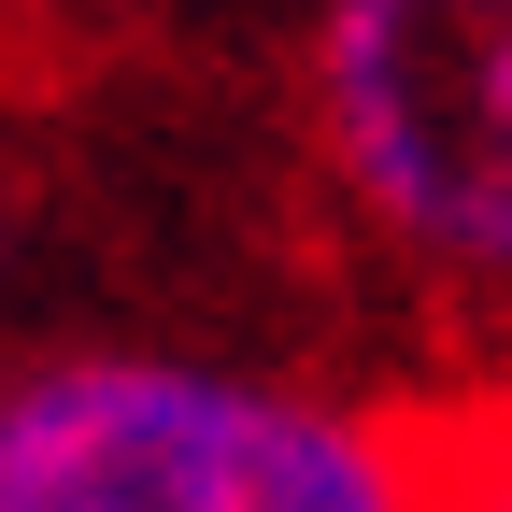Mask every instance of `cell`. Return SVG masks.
Segmentation results:
<instances>
[{"label": "cell", "mask_w": 512, "mask_h": 512, "mask_svg": "<svg viewBox=\"0 0 512 512\" xmlns=\"http://www.w3.org/2000/svg\"><path fill=\"white\" fill-rule=\"evenodd\" d=\"M0 512H456V456L313 370L57 342L0 384Z\"/></svg>", "instance_id": "6da1fadb"}, {"label": "cell", "mask_w": 512, "mask_h": 512, "mask_svg": "<svg viewBox=\"0 0 512 512\" xmlns=\"http://www.w3.org/2000/svg\"><path fill=\"white\" fill-rule=\"evenodd\" d=\"M299 143L441 313H512V0H299Z\"/></svg>", "instance_id": "7a4b0ae2"}, {"label": "cell", "mask_w": 512, "mask_h": 512, "mask_svg": "<svg viewBox=\"0 0 512 512\" xmlns=\"http://www.w3.org/2000/svg\"><path fill=\"white\" fill-rule=\"evenodd\" d=\"M456 512H512V413L470 427V456H456Z\"/></svg>", "instance_id": "3957f363"}, {"label": "cell", "mask_w": 512, "mask_h": 512, "mask_svg": "<svg viewBox=\"0 0 512 512\" xmlns=\"http://www.w3.org/2000/svg\"><path fill=\"white\" fill-rule=\"evenodd\" d=\"M100 15H157V29H185V15H256V0H100Z\"/></svg>", "instance_id": "277c9868"}]
</instances>
